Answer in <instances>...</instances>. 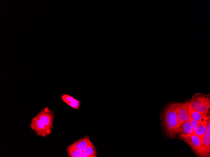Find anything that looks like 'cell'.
Wrapping results in <instances>:
<instances>
[{
    "mask_svg": "<svg viewBox=\"0 0 210 157\" xmlns=\"http://www.w3.org/2000/svg\"><path fill=\"white\" fill-rule=\"evenodd\" d=\"M54 118L53 112L47 107L33 118L30 127L38 136L45 137L51 133Z\"/></svg>",
    "mask_w": 210,
    "mask_h": 157,
    "instance_id": "1",
    "label": "cell"
},
{
    "mask_svg": "<svg viewBox=\"0 0 210 157\" xmlns=\"http://www.w3.org/2000/svg\"><path fill=\"white\" fill-rule=\"evenodd\" d=\"M83 155L85 157H96L97 156L96 148L91 142L83 151Z\"/></svg>",
    "mask_w": 210,
    "mask_h": 157,
    "instance_id": "12",
    "label": "cell"
},
{
    "mask_svg": "<svg viewBox=\"0 0 210 157\" xmlns=\"http://www.w3.org/2000/svg\"><path fill=\"white\" fill-rule=\"evenodd\" d=\"M179 103L173 102L168 105L164 112V127L166 134L173 138L178 133L180 125L176 113Z\"/></svg>",
    "mask_w": 210,
    "mask_h": 157,
    "instance_id": "2",
    "label": "cell"
},
{
    "mask_svg": "<svg viewBox=\"0 0 210 157\" xmlns=\"http://www.w3.org/2000/svg\"><path fill=\"white\" fill-rule=\"evenodd\" d=\"M189 102L187 101L184 103H179L176 113L180 125L183 124L185 122L189 121Z\"/></svg>",
    "mask_w": 210,
    "mask_h": 157,
    "instance_id": "6",
    "label": "cell"
},
{
    "mask_svg": "<svg viewBox=\"0 0 210 157\" xmlns=\"http://www.w3.org/2000/svg\"><path fill=\"white\" fill-rule=\"evenodd\" d=\"M66 151L69 157H84L83 151L74 147L71 145L67 147Z\"/></svg>",
    "mask_w": 210,
    "mask_h": 157,
    "instance_id": "11",
    "label": "cell"
},
{
    "mask_svg": "<svg viewBox=\"0 0 210 157\" xmlns=\"http://www.w3.org/2000/svg\"><path fill=\"white\" fill-rule=\"evenodd\" d=\"M180 135L186 134H194L193 130L189 121L185 122L183 124L180 125L178 133Z\"/></svg>",
    "mask_w": 210,
    "mask_h": 157,
    "instance_id": "10",
    "label": "cell"
},
{
    "mask_svg": "<svg viewBox=\"0 0 210 157\" xmlns=\"http://www.w3.org/2000/svg\"><path fill=\"white\" fill-rule=\"evenodd\" d=\"M61 99L64 102L71 107L79 109L81 102L72 97L66 94H63L61 97Z\"/></svg>",
    "mask_w": 210,
    "mask_h": 157,
    "instance_id": "7",
    "label": "cell"
},
{
    "mask_svg": "<svg viewBox=\"0 0 210 157\" xmlns=\"http://www.w3.org/2000/svg\"><path fill=\"white\" fill-rule=\"evenodd\" d=\"M91 142L88 135L75 142L71 145L76 149L83 151Z\"/></svg>",
    "mask_w": 210,
    "mask_h": 157,
    "instance_id": "8",
    "label": "cell"
},
{
    "mask_svg": "<svg viewBox=\"0 0 210 157\" xmlns=\"http://www.w3.org/2000/svg\"><path fill=\"white\" fill-rule=\"evenodd\" d=\"M210 118L207 120L206 131L204 135L203 142L200 148L196 150H193L198 157H209L210 154Z\"/></svg>",
    "mask_w": 210,
    "mask_h": 157,
    "instance_id": "4",
    "label": "cell"
},
{
    "mask_svg": "<svg viewBox=\"0 0 210 157\" xmlns=\"http://www.w3.org/2000/svg\"><path fill=\"white\" fill-rule=\"evenodd\" d=\"M190 117L198 122L206 121L210 118L208 114L201 113L189 108Z\"/></svg>",
    "mask_w": 210,
    "mask_h": 157,
    "instance_id": "9",
    "label": "cell"
},
{
    "mask_svg": "<svg viewBox=\"0 0 210 157\" xmlns=\"http://www.w3.org/2000/svg\"><path fill=\"white\" fill-rule=\"evenodd\" d=\"M189 121L193 130L194 132V131L198 128L199 124L200 122H198L195 120L190 117Z\"/></svg>",
    "mask_w": 210,
    "mask_h": 157,
    "instance_id": "14",
    "label": "cell"
},
{
    "mask_svg": "<svg viewBox=\"0 0 210 157\" xmlns=\"http://www.w3.org/2000/svg\"><path fill=\"white\" fill-rule=\"evenodd\" d=\"M210 107V99L208 96L195 94L189 102V108L198 112L208 114Z\"/></svg>",
    "mask_w": 210,
    "mask_h": 157,
    "instance_id": "3",
    "label": "cell"
},
{
    "mask_svg": "<svg viewBox=\"0 0 210 157\" xmlns=\"http://www.w3.org/2000/svg\"><path fill=\"white\" fill-rule=\"evenodd\" d=\"M207 120L199 122L198 128L194 131V134L203 138L206 131Z\"/></svg>",
    "mask_w": 210,
    "mask_h": 157,
    "instance_id": "13",
    "label": "cell"
},
{
    "mask_svg": "<svg viewBox=\"0 0 210 157\" xmlns=\"http://www.w3.org/2000/svg\"><path fill=\"white\" fill-rule=\"evenodd\" d=\"M179 139L188 144L193 150H196L200 148L203 139L195 134H181Z\"/></svg>",
    "mask_w": 210,
    "mask_h": 157,
    "instance_id": "5",
    "label": "cell"
}]
</instances>
